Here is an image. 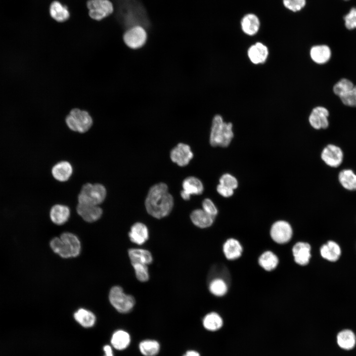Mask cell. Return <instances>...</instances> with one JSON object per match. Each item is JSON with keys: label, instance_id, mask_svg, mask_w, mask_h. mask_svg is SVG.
I'll return each mask as SVG.
<instances>
[{"label": "cell", "instance_id": "cell-29", "mask_svg": "<svg viewBox=\"0 0 356 356\" xmlns=\"http://www.w3.org/2000/svg\"><path fill=\"white\" fill-rule=\"evenodd\" d=\"M203 325L210 331H216L222 328L223 320L222 317L216 312L207 313L203 318Z\"/></svg>", "mask_w": 356, "mask_h": 356}, {"label": "cell", "instance_id": "cell-16", "mask_svg": "<svg viewBox=\"0 0 356 356\" xmlns=\"http://www.w3.org/2000/svg\"><path fill=\"white\" fill-rule=\"evenodd\" d=\"M268 53L267 46L260 42H257L250 46L247 51V55L250 60L255 64L265 63L267 58Z\"/></svg>", "mask_w": 356, "mask_h": 356}, {"label": "cell", "instance_id": "cell-33", "mask_svg": "<svg viewBox=\"0 0 356 356\" xmlns=\"http://www.w3.org/2000/svg\"><path fill=\"white\" fill-rule=\"evenodd\" d=\"M278 261L277 257L270 251L263 253L258 260L260 266L267 271H271L275 268Z\"/></svg>", "mask_w": 356, "mask_h": 356}, {"label": "cell", "instance_id": "cell-35", "mask_svg": "<svg viewBox=\"0 0 356 356\" xmlns=\"http://www.w3.org/2000/svg\"><path fill=\"white\" fill-rule=\"evenodd\" d=\"M354 86L355 85L350 80L343 78L334 85L333 90L335 94L340 97L351 90Z\"/></svg>", "mask_w": 356, "mask_h": 356}, {"label": "cell", "instance_id": "cell-19", "mask_svg": "<svg viewBox=\"0 0 356 356\" xmlns=\"http://www.w3.org/2000/svg\"><path fill=\"white\" fill-rule=\"evenodd\" d=\"M310 54L313 61L317 64H322L329 61L331 56V51L327 45H316L311 48Z\"/></svg>", "mask_w": 356, "mask_h": 356}, {"label": "cell", "instance_id": "cell-44", "mask_svg": "<svg viewBox=\"0 0 356 356\" xmlns=\"http://www.w3.org/2000/svg\"><path fill=\"white\" fill-rule=\"evenodd\" d=\"M183 356H200L199 353L194 350L187 351Z\"/></svg>", "mask_w": 356, "mask_h": 356}, {"label": "cell", "instance_id": "cell-32", "mask_svg": "<svg viewBox=\"0 0 356 356\" xmlns=\"http://www.w3.org/2000/svg\"><path fill=\"white\" fill-rule=\"evenodd\" d=\"M49 12L52 18L60 22L67 20L70 15L67 8L57 1H54L51 4Z\"/></svg>", "mask_w": 356, "mask_h": 356}, {"label": "cell", "instance_id": "cell-27", "mask_svg": "<svg viewBox=\"0 0 356 356\" xmlns=\"http://www.w3.org/2000/svg\"><path fill=\"white\" fill-rule=\"evenodd\" d=\"M74 317L78 323L85 328L93 326L96 321L94 314L84 308H80L76 311L74 313Z\"/></svg>", "mask_w": 356, "mask_h": 356}, {"label": "cell", "instance_id": "cell-36", "mask_svg": "<svg viewBox=\"0 0 356 356\" xmlns=\"http://www.w3.org/2000/svg\"><path fill=\"white\" fill-rule=\"evenodd\" d=\"M135 275L140 282H146L149 279V274L147 265L140 263H132Z\"/></svg>", "mask_w": 356, "mask_h": 356}, {"label": "cell", "instance_id": "cell-41", "mask_svg": "<svg viewBox=\"0 0 356 356\" xmlns=\"http://www.w3.org/2000/svg\"><path fill=\"white\" fill-rule=\"evenodd\" d=\"M203 209L210 215L216 217L218 209L214 203L209 198L205 199L202 202Z\"/></svg>", "mask_w": 356, "mask_h": 356}, {"label": "cell", "instance_id": "cell-11", "mask_svg": "<svg viewBox=\"0 0 356 356\" xmlns=\"http://www.w3.org/2000/svg\"><path fill=\"white\" fill-rule=\"evenodd\" d=\"M193 156L190 146L182 143H178L170 152L172 161L181 167L186 166Z\"/></svg>", "mask_w": 356, "mask_h": 356}, {"label": "cell", "instance_id": "cell-37", "mask_svg": "<svg viewBox=\"0 0 356 356\" xmlns=\"http://www.w3.org/2000/svg\"><path fill=\"white\" fill-rule=\"evenodd\" d=\"M339 98L344 105L350 107H356V86Z\"/></svg>", "mask_w": 356, "mask_h": 356}, {"label": "cell", "instance_id": "cell-3", "mask_svg": "<svg viewBox=\"0 0 356 356\" xmlns=\"http://www.w3.org/2000/svg\"><path fill=\"white\" fill-rule=\"evenodd\" d=\"M232 124L223 121L222 117L216 115L212 120L210 143L212 146L225 147L229 145L233 137Z\"/></svg>", "mask_w": 356, "mask_h": 356}, {"label": "cell", "instance_id": "cell-2", "mask_svg": "<svg viewBox=\"0 0 356 356\" xmlns=\"http://www.w3.org/2000/svg\"><path fill=\"white\" fill-rule=\"evenodd\" d=\"M50 246L55 253L63 258L76 257L81 250L78 237L68 232L63 233L59 237L52 238L50 241Z\"/></svg>", "mask_w": 356, "mask_h": 356}, {"label": "cell", "instance_id": "cell-39", "mask_svg": "<svg viewBox=\"0 0 356 356\" xmlns=\"http://www.w3.org/2000/svg\"><path fill=\"white\" fill-rule=\"evenodd\" d=\"M345 25L349 30L356 28V7L352 8L344 17Z\"/></svg>", "mask_w": 356, "mask_h": 356}, {"label": "cell", "instance_id": "cell-20", "mask_svg": "<svg viewBox=\"0 0 356 356\" xmlns=\"http://www.w3.org/2000/svg\"><path fill=\"white\" fill-rule=\"evenodd\" d=\"M215 218V217L207 213L203 209H196L190 214V219L193 223L202 228L211 226Z\"/></svg>", "mask_w": 356, "mask_h": 356}, {"label": "cell", "instance_id": "cell-6", "mask_svg": "<svg viewBox=\"0 0 356 356\" xmlns=\"http://www.w3.org/2000/svg\"><path fill=\"white\" fill-rule=\"evenodd\" d=\"M109 300L112 306L121 313H128L135 305L134 297L126 294L119 286L112 287L109 293Z\"/></svg>", "mask_w": 356, "mask_h": 356}, {"label": "cell", "instance_id": "cell-22", "mask_svg": "<svg viewBox=\"0 0 356 356\" xmlns=\"http://www.w3.org/2000/svg\"><path fill=\"white\" fill-rule=\"evenodd\" d=\"M223 254L229 260L239 258L242 253V247L239 242L234 238H229L224 243L222 247Z\"/></svg>", "mask_w": 356, "mask_h": 356}, {"label": "cell", "instance_id": "cell-12", "mask_svg": "<svg viewBox=\"0 0 356 356\" xmlns=\"http://www.w3.org/2000/svg\"><path fill=\"white\" fill-rule=\"evenodd\" d=\"M328 110L324 107L317 106L313 108L309 117L311 126L316 130L325 129L329 126Z\"/></svg>", "mask_w": 356, "mask_h": 356}, {"label": "cell", "instance_id": "cell-17", "mask_svg": "<svg viewBox=\"0 0 356 356\" xmlns=\"http://www.w3.org/2000/svg\"><path fill=\"white\" fill-rule=\"evenodd\" d=\"M310 245L304 242L296 243L292 248L294 261L299 265H307L311 257Z\"/></svg>", "mask_w": 356, "mask_h": 356}, {"label": "cell", "instance_id": "cell-23", "mask_svg": "<svg viewBox=\"0 0 356 356\" xmlns=\"http://www.w3.org/2000/svg\"><path fill=\"white\" fill-rule=\"evenodd\" d=\"M73 168L70 163L61 161L56 164L52 168L51 173L55 179L59 181L68 180L72 174Z\"/></svg>", "mask_w": 356, "mask_h": 356}, {"label": "cell", "instance_id": "cell-21", "mask_svg": "<svg viewBox=\"0 0 356 356\" xmlns=\"http://www.w3.org/2000/svg\"><path fill=\"white\" fill-rule=\"evenodd\" d=\"M70 215L69 208L60 204L54 205L49 213L51 221L57 225H62L68 220Z\"/></svg>", "mask_w": 356, "mask_h": 356}, {"label": "cell", "instance_id": "cell-24", "mask_svg": "<svg viewBox=\"0 0 356 356\" xmlns=\"http://www.w3.org/2000/svg\"><path fill=\"white\" fill-rule=\"evenodd\" d=\"M320 252L321 257L324 259L330 262H335L339 259L341 250L336 242L329 241L321 247Z\"/></svg>", "mask_w": 356, "mask_h": 356}, {"label": "cell", "instance_id": "cell-38", "mask_svg": "<svg viewBox=\"0 0 356 356\" xmlns=\"http://www.w3.org/2000/svg\"><path fill=\"white\" fill-rule=\"evenodd\" d=\"M220 184L234 190L238 186V181L236 178L229 174H225L222 176L219 180Z\"/></svg>", "mask_w": 356, "mask_h": 356}, {"label": "cell", "instance_id": "cell-26", "mask_svg": "<svg viewBox=\"0 0 356 356\" xmlns=\"http://www.w3.org/2000/svg\"><path fill=\"white\" fill-rule=\"evenodd\" d=\"M260 25V23L258 17L252 13L245 15L241 22L242 31L249 36L255 35L259 31Z\"/></svg>", "mask_w": 356, "mask_h": 356}, {"label": "cell", "instance_id": "cell-8", "mask_svg": "<svg viewBox=\"0 0 356 356\" xmlns=\"http://www.w3.org/2000/svg\"><path fill=\"white\" fill-rule=\"evenodd\" d=\"M89 16L100 20L111 14L113 6L109 0H89L87 2Z\"/></svg>", "mask_w": 356, "mask_h": 356}, {"label": "cell", "instance_id": "cell-15", "mask_svg": "<svg viewBox=\"0 0 356 356\" xmlns=\"http://www.w3.org/2000/svg\"><path fill=\"white\" fill-rule=\"evenodd\" d=\"M336 342L341 349L352 350L356 345V334L351 329H342L336 334Z\"/></svg>", "mask_w": 356, "mask_h": 356}, {"label": "cell", "instance_id": "cell-18", "mask_svg": "<svg viewBox=\"0 0 356 356\" xmlns=\"http://www.w3.org/2000/svg\"><path fill=\"white\" fill-rule=\"evenodd\" d=\"M129 237L131 242L137 245H142L148 240L149 232L147 227L142 222L134 223L131 227Z\"/></svg>", "mask_w": 356, "mask_h": 356}, {"label": "cell", "instance_id": "cell-13", "mask_svg": "<svg viewBox=\"0 0 356 356\" xmlns=\"http://www.w3.org/2000/svg\"><path fill=\"white\" fill-rule=\"evenodd\" d=\"M182 188L180 195L185 200H189L191 195L202 194L204 190L202 182L194 177H189L185 178L182 182Z\"/></svg>", "mask_w": 356, "mask_h": 356}, {"label": "cell", "instance_id": "cell-30", "mask_svg": "<svg viewBox=\"0 0 356 356\" xmlns=\"http://www.w3.org/2000/svg\"><path fill=\"white\" fill-rule=\"evenodd\" d=\"M209 291L217 297L224 296L227 292L228 285L226 280L222 278L216 277L208 281Z\"/></svg>", "mask_w": 356, "mask_h": 356}, {"label": "cell", "instance_id": "cell-28", "mask_svg": "<svg viewBox=\"0 0 356 356\" xmlns=\"http://www.w3.org/2000/svg\"><path fill=\"white\" fill-rule=\"evenodd\" d=\"M341 185L346 189L356 190V174L351 169H344L338 175Z\"/></svg>", "mask_w": 356, "mask_h": 356}, {"label": "cell", "instance_id": "cell-9", "mask_svg": "<svg viewBox=\"0 0 356 356\" xmlns=\"http://www.w3.org/2000/svg\"><path fill=\"white\" fill-rule=\"evenodd\" d=\"M292 234V228L290 224L284 221H278L274 222L270 231L271 238L278 244L288 242L291 239Z\"/></svg>", "mask_w": 356, "mask_h": 356}, {"label": "cell", "instance_id": "cell-25", "mask_svg": "<svg viewBox=\"0 0 356 356\" xmlns=\"http://www.w3.org/2000/svg\"><path fill=\"white\" fill-rule=\"evenodd\" d=\"M128 255L131 264L140 263L148 265L153 262L151 252L146 249L131 248L128 250Z\"/></svg>", "mask_w": 356, "mask_h": 356}, {"label": "cell", "instance_id": "cell-10", "mask_svg": "<svg viewBox=\"0 0 356 356\" xmlns=\"http://www.w3.org/2000/svg\"><path fill=\"white\" fill-rule=\"evenodd\" d=\"M321 158L328 166L337 168L342 164L344 154L340 147L334 144H330L327 145L322 150Z\"/></svg>", "mask_w": 356, "mask_h": 356}, {"label": "cell", "instance_id": "cell-7", "mask_svg": "<svg viewBox=\"0 0 356 356\" xmlns=\"http://www.w3.org/2000/svg\"><path fill=\"white\" fill-rule=\"evenodd\" d=\"M147 38L145 30L140 26H135L125 32L123 36V40L128 47L136 49L144 45Z\"/></svg>", "mask_w": 356, "mask_h": 356}, {"label": "cell", "instance_id": "cell-45", "mask_svg": "<svg viewBox=\"0 0 356 356\" xmlns=\"http://www.w3.org/2000/svg\"></svg>", "mask_w": 356, "mask_h": 356}, {"label": "cell", "instance_id": "cell-43", "mask_svg": "<svg viewBox=\"0 0 356 356\" xmlns=\"http://www.w3.org/2000/svg\"><path fill=\"white\" fill-rule=\"evenodd\" d=\"M105 354V356H113L111 347L109 345H106L103 348Z\"/></svg>", "mask_w": 356, "mask_h": 356}, {"label": "cell", "instance_id": "cell-42", "mask_svg": "<svg viewBox=\"0 0 356 356\" xmlns=\"http://www.w3.org/2000/svg\"><path fill=\"white\" fill-rule=\"evenodd\" d=\"M217 190L220 195L224 197H229L232 196L234 192V190L225 187L220 184L218 185Z\"/></svg>", "mask_w": 356, "mask_h": 356}, {"label": "cell", "instance_id": "cell-5", "mask_svg": "<svg viewBox=\"0 0 356 356\" xmlns=\"http://www.w3.org/2000/svg\"><path fill=\"white\" fill-rule=\"evenodd\" d=\"M106 196L105 187L99 183L84 185L78 196V203L99 205Z\"/></svg>", "mask_w": 356, "mask_h": 356}, {"label": "cell", "instance_id": "cell-1", "mask_svg": "<svg viewBox=\"0 0 356 356\" xmlns=\"http://www.w3.org/2000/svg\"><path fill=\"white\" fill-rule=\"evenodd\" d=\"M145 206L147 213L154 218L159 219L168 216L172 210L174 199L167 185L162 182L153 185L148 192Z\"/></svg>", "mask_w": 356, "mask_h": 356}, {"label": "cell", "instance_id": "cell-14", "mask_svg": "<svg viewBox=\"0 0 356 356\" xmlns=\"http://www.w3.org/2000/svg\"><path fill=\"white\" fill-rule=\"evenodd\" d=\"M77 212L84 221L89 222L97 221L102 214V210L99 205L79 203Z\"/></svg>", "mask_w": 356, "mask_h": 356}, {"label": "cell", "instance_id": "cell-4", "mask_svg": "<svg viewBox=\"0 0 356 356\" xmlns=\"http://www.w3.org/2000/svg\"><path fill=\"white\" fill-rule=\"evenodd\" d=\"M65 122L71 131L84 133L91 128L93 121L88 111L79 108H73L66 116Z\"/></svg>", "mask_w": 356, "mask_h": 356}, {"label": "cell", "instance_id": "cell-40", "mask_svg": "<svg viewBox=\"0 0 356 356\" xmlns=\"http://www.w3.org/2000/svg\"><path fill=\"white\" fill-rule=\"evenodd\" d=\"M284 5L288 9L296 12L300 10L306 4V0H283Z\"/></svg>", "mask_w": 356, "mask_h": 356}, {"label": "cell", "instance_id": "cell-34", "mask_svg": "<svg viewBox=\"0 0 356 356\" xmlns=\"http://www.w3.org/2000/svg\"><path fill=\"white\" fill-rule=\"evenodd\" d=\"M160 344L156 340H145L139 345L141 353L144 356H156L160 350Z\"/></svg>", "mask_w": 356, "mask_h": 356}, {"label": "cell", "instance_id": "cell-31", "mask_svg": "<svg viewBox=\"0 0 356 356\" xmlns=\"http://www.w3.org/2000/svg\"><path fill=\"white\" fill-rule=\"evenodd\" d=\"M130 335L127 332L122 330L115 332L111 340L113 347L118 350H123L127 348L130 345Z\"/></svg>", "mask_w": 356, "mask_h": 356}]
</instances>
